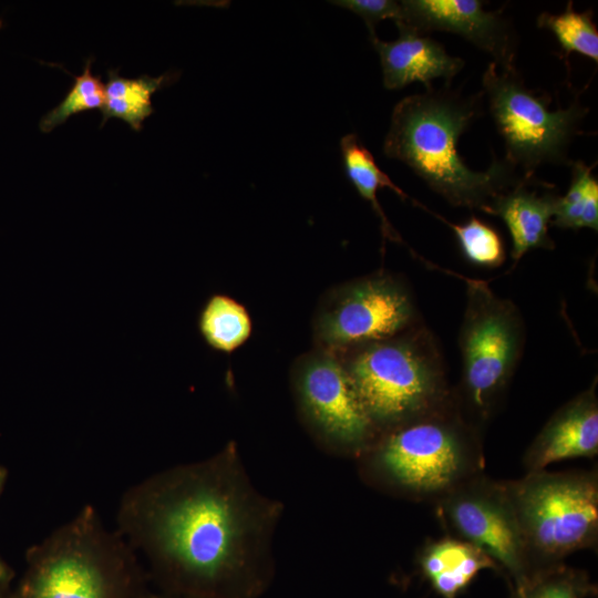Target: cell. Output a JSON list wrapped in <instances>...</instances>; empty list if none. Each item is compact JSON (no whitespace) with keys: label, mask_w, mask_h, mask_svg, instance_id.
<instances>
[{"label":"cell","mask_w":598,"mask_h":598,"mask_svg":"<svg viewBox=\"0 0 598 598\" xmlns=\"http://www.w3.org/2000/svg\"><path fill=\"white\" fill-rule=\"evenodd\" d=\"M419 311L408 286L389 275L354 281L322 312L319 339L336 349H354L392 338L417 326Z\"/></svg>","instance_id":"cell-11"},{"label":"cell","mask_w":598,"mask_h":598,"mask_svg":"<svg viewBox=\"0 0 598 598\" xmlns=\"http://www.w3.org/2000/svg\"><path fill=\"white\" fill-rule=\"evenodd\" d=\"M282 502L252 483L235 442L130 486L116 530L155 589L182 598H260L276 573Z\"/></svg>","instance_id":"cell-1"},{"label":"cell","mask_w":598,"mask_h":598,"mask_svg":"<svg viewBox=\"0 0 598 598\" xmlns=\"http://www.w3.org/2000/svg\"><path fill=\"white\" fill-rule=\"evenodd\" d=\"M416 564L441 598H457L484 569L501 574L482 549L451 535L427 540L417 551Z\"/></svg>","instance_id":"cell-16"},{"label":"cell","mask_w":598,"mask_h":598,"mask_svg":"<svg viewBox=\"0 0 598 598\" xmlns=\"http://www.w3.org/2000/svg\"><path fill=\"white\" fill-rule=\"evenodd\" d=\"M334 6L344 8L359 16L369 30V38L377 37L375 25L385 19L398 22L402 19L400 1L395 0H338Z\"/></svg>","instance_id":"cell-25"},{"label":"cell","mask_w":598,"mask_h":598,"mask_svg":"<svg viewBox=\"0 0 598 598\" xmlns=\"http://www.w3.org/2000/svg\"><path fill=\"white\" fill-rule=\"evenodd\" d=\"M402 19L420 34L454 33L487 53L501 70L515 68L517 39L502 11H486L480 0H402Z\"/></svg>","instance_id":"cell-12"},{"label":"cell","mask_w":598,"mask_h":598,"mask_svg":"<svg viewBox=\"0 0 598 598\" xmlns=\"http://www.w3.org/2000/svg\"><path fill=\"white\" fill-rule=\"evenodd\" d=\"M597 379L561 405L545 423L523 456L526 473L551 463L594 457L598 453Z\"/></svg>","instance_id":"cell-13"},{"label":"cell","mask_w":598,"mask_h":598,"mask_svg":"<svg viewBox=\"0 0 598 598\" xmlns=\"http://www.w3.org/2000/svg\"><path fill=\"white\" fill-rule=\"evenodd\" d=\"M597 586L588 574L564 563L538 570L523 586L512 588L511 598H589Z\"/></svg>","instance_id":"cell-22"},{"label":"cell","mask_w":598,"mask_h":598,"mask_svg":"<svg viewBox=\"0 0 598 598\" xmlns=\"http://www.w3.org/2000/svg\"><path fill=\"white\" fill-rule=\"evenodd\" d=\"M167 82L168 75L126 79L118 74V69L107 70L105 101L101 109L103 123L109 118H120L134 131H141L144 120L154 111L152 95Z\"/></svg>","instance_id":"cell-18"},{"label":"cell","mask_w":598,"mask_h":598,"mask_svg":"<svg viewBox=\"0 0 598 598\" xmlns=\"http://www.w3.org/2000/svg\"><path fill=\"white\" fill-rule=\"evenodd\" d=\"M11 578V571L6 564L0 559V584H6Z\"/></svg>","instance_id":"cell-27"},{"label":"cell","mask_w":598,"mask_h":598,"mask_svg":"<svg viewBox=\"0 0 598 598\" xmlns=\"http://www.w3.org/2000/svg\"><path fill=\"white\" fill-rule=\"evenodd\" d=\"M434 504L451 536L487 554L511 589L525 585L537 573L504 481H495L481 473Z\"/></svg>","instance_id":"cell-9"},{"label":"cell","mask_w":598,"mask_h":598,"mask_svg":"<svg viewBox=\"0 0 598 598\" xmlns=\"http://www.w3.org/2000/svg\"><path fill=\"white\" fill-rule=\"evenodd\" d=\"M1 598V597H0Z\"/></svg>","instance_id":"cell-29"},{"label":"cell","mask_w":598,"mask_h":598,"mask_svg":"<svg viewBox=\"0 0 598 598\" xmlns=\"http://www.w3.org/2000/svg\"><path fill=\"white\" fill-rule=\"evenodd\" d=\"M504 484L536 571L597 545V470H540Z\"/></svg>","instance_id":"cell-7"},{"label":"cell","mask_w":598,"mask_h":598,"mask_svg":"<svg viewBox=\"0 0 598 598\" xmlns=\"http://www.w3.org/2000/svg\"><path fill=\"white\" fill-rule=\"evenodd\" d=\"M150 584L135 550L85 505L29 550L14 598H138Z\"/></svg>","instance_id":"cell-4"},{"label":"cell","mask_w":598,"mask_h":598,"mask_svg":"<svg viewBox=\"0 0 598 598\" xmlns=\"http://www.w3.org/2000/svg\"><path fill=\"white\" fill-rule=\"evenodd\" d=\"M298 406L317 443L355 460L377 437L344 365L330 355L305 362L295 380Z\"/></svg>","instance_id":"cell-10"},{"label":"cell","mask_w":598,"mask_h":598,"mask_svg":"<svg viewBox=\"0 0 598 598\" xmlns=\"http://www.w3.org/2000/svg\"><path fill=\"white\" fill-rule=\"evenodd\" d=\"M395 24L399 30L396 40L385 42L378 37L370 38L380 58L384 87L399 90L413 82H421L427 89L435 79H443L445 84H451L464 68V60L450 55L444 45L434 39L403 23Z\"/></svg>","instance_id":"cell-15"},{"label":"cell","mask_w":598,"mask_h":598,"mask_svg":"<svg viewBox=\"0 0 598 598\" xmlns=\"http://www.w3.org/2000/svg\"><path fill=\"white\" fill-rule=\"evenodd\" d=\"M340 148L346 174L359 195L371 204L381 221V229L384 237L393 241H401L399 234L394 230L385 216L377 193L382 187H388L400 196L403 200H415L410 197L379 167L372 153L362 144L357 134L344 135L340 141Z\"/></svg>","instance_id":"cell-17"},{"label":"cell","mask_w":598,"mask_h":598,"mask_svg":"<svg viewBox=\"0 0 598 598\" xmlns=\"http://www.w3.org/2000/svg\"><path fill=\"white\" fill-rule=\"evenodd\" d=\"M352 350L343 365L378 434L453 396L443 354L424 324Z\"/></svg>","instance_id":"cell-5"},{"label":"cell","mask_w":598,"mask_h":598,"mask_svg":"<svg viewBox=\"0 0 598 598\" xmlns=\"http://www.w3.org/2000/svg\"><path fill=\"white\" fill-rule=\"evenodd\" d=\"M596 164L570 163L571 179L567 193L558 195L550 225L561 229L598 230V181L592 174Z\"/></svg>","instance_id":"cell-19"},{"label":"cell","mask_w":598,"mask_h":598,"mask_svg":"<svg viewBox=\"0 0 598 598\" xmlns=\"http://www.w3.org/2000/svg\"><path fill=\"white\" fill-rule=\"evenodd\" d=\"M91 63L92 59H89L68 95L40 120L39 127L43 133L53 131L74 114L103 107L105 87L100 76L91 73Z\"/></svg>","instance_id":"cell-24"},{"label":"cell","mask_w":598,"mask_h":598,"mask_svg":"<svg viewBox=\"0 0 598 598\" xmlns=\"http://www.w3.org/2000/svg\"><path fill=\"white\" fill-rule=\"evenodd\" d=\"M536 23L555 35L565 56L576 52L598 63V29L592 10L576 11L573 2L568 1L563 12H543Z\"/></svg>","instance_id":"cell-21"},{"label":"cell","mask_w":598,"mask_h":598,"mask_svg":"<svg viewBox=\"0 0 598 598\" xmlns=\"http://www.w3.org/2000/svg\"><path fill=\"white\" fill-rule=\"evenodd\" d=\"M415 206L429 212L453 230L460 249L468 262L480 267L496 268L506 260L503 238L491 224L475 216L463 224H455L429 210L420 203Z\"/></svg>","instance_id":"cell-23"},{"label":"cell","mask_w":598,"mask_h":598,"mask_svg":"<svg viewBox=\"0 0 598 598\" xmlns=\"http://www.w3.org/2000/svg\"><path fill=\"white\" fill-rule=\"evenodd\" d=\"M198 328L209 347L231 352L249 338L251 320L244 306L233 298L214 295L200 311Z\"/></svg>","instance_id":"cell-20"},{"label":"cell","mask_w":598,"mask_h":598,"mask_svg":"<svg viewBox=\"0 0 598 598\" xmlns=\"http://www.w3.org/2000/svg\"><path fill=\"white\" fill-rule=\"evenodd\" d=\"M483 97L451 84L405 96L393 109L383 143L386 157L404 163L450 205L481 212L524 176L504 158L473 171L457 152L460 137L482 115Z\"/></svg>","instance_id":"cell-2"},{"label":"cell","mask_w":598,"mask_h":598,"mask_svg":"<svg viewBox=\"0 0 598 598\" xmlns=\"http://www.w3.org/2000/svg\"><path fill=\"white\" fill-rule=\"evenodd\" d=\"M482 86L508 164L523 175H534L547 164L570 165L568 148L582 133L587 107L574 101L551 110L549 94L529 89L516 69L501 70L493 62L483 73Z\"/></svg>","instance_id":"cell-8"},{"label":"cell","mask_w":598,"mask_h":598,"mask_svg":"<svg viewBox=\"0 0 598 598\" xmlns=\"http://www.w3.org/2000/svg\"><path fill=\"white\" fill-rule=\"evenodd\" d=\"M534 175H524L514 186L497 194L482 210L499 217L511 239V257L517 262L533 249H554L548 227L554 216L558 194L554 186L544 185Z\"/></svg>","instance_id":"cell-14"},{"label":"cell","mask_w":598,"mask_h":598,"mask_svg":"<svg viewBox=\"0 0 598 598\" xmlns=\"http://www.w3.org/2000/svg\"><path fill=\"white\" fill-rule=\"evenodd\" d=\"M6 478H7V471L6 468L3 467H0V492H1V488L6 482Z\"/></svg>","instance_id":"cell-28"},{"label":"cell","mask_w":598,"mask_h":598,"mask_svg":"<svg viewBox=\"0 0 598 598\" xmlns=\"http://www.w3.org/2000/svg\"><path fill=\"white\" fill-rule=\"evenodd\" d=\"M138 598H182L173 595L162 592L157 589H152L151 587L144 591Z\"/></svg>","instance_id":"cell-26"},{"label":"cell","mask_w":598,"mask_h":598,"mask_svg":"<svg viewBox=\"0 0 598 598\" xmlns=\"http://www.w3.org/2000/svg\"><path fill=\"white\" fill-rule=\"evenodd\" d=\"M461 278L466 283L458 339L462 373L453 391L464 415L482 430L496 413L520 360L525 324L517 306L497 296L486 281Z\"/></svg>","instance_id":"cell-6"},{"label":"cell","mask_w":598,"mask_h":598,"mask_svg":"<svg viewBox=\"0 0 598 598\" xmlns=\"http://www.w3.org/2000/svg\"><path fill=\"white\" fill-rule=\"evenodd\" d=\"M481 432L453 391L445 404L379 433L355 458L358 473L382 493L435 503L483 473Z\"/></svg>","instance_id":"cell-3"}]
</instances>
